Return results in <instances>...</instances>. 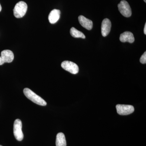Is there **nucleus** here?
I'll return each instance as SVG.
<instances>
[{"instance_id": "f3484780", "label": "nucleus", "mask_w": 146, "mask_h": 146, "mask_svg": "<svg viewBox=\"0 0 146 146\" xmlns=\"http://www.w3.org/2000/svg\"><path fill=\"white\" fill-rule=\"evenodd\" d=\"M144 1L145 2H146V0H144Z\"/></svg>"}, {"instance_id": "f8f14e48", "label": "nucleus", "mask_w": 146, "mask_h": 146, "mask_svg": "<svg viewBox=\"0 0 146 146\" xmlns=\"http://www.w3.org/2000/svg\"><path fill=\"white\" fill-rule=\"evenodd\" d=\"M56 146H66V139L65 135L63 133H58L56 136Z\"/></svg>"}, {"instance_id": "9b49d317", "label": "nucleus", "mask_w": 146, "mask_h": 146, "mask_svg": "<svg viewBox=\"0 0 146 146\" xmlns=\"http://www.w3.org/2000/svg\"><path fill=\"white\" fill-rule=\"evenodd\" d=\"M60 11L58 9H53L50 12L48 16L49 21L51 24H55L60 18Z\"/></svg>"}, {"instance_id": "9d476101", "label": "nucleus", "mask_w": 146, "mask_h": 146, "mask_svg": "<svg viewBox=\"0 0 146 146\" xmlns=\"http://www.w3.org/2000/svg\"><path fill=\"white\" fill-rule=\"evenodd\" d=\"M120 40L122 42H128L132 43L134 42L135 39L133 33L129 31H126L121 34Z\"/></svg>"}, {"instance_id": "0eeeda50", "label": "nucleus", "mask_w": 146, "mask_h": 146, "mask_svg": "<svg viewBox=\"0 0 146 146\" xmlns=\"http://www.w3.org/2000/svg\"><path fill=\"white\" fill-rule=\"evenodd\" d=\"M14 59V54L11 50H4L1 52L0 56V65H2L5 63H10L12 62Z\"/></svg>"}, {"instance_id": "a211bd4d", "label": "nucleus", "mask_w": 146, "mask_h": 146, "mask_svg": "<svg viewBox=\"0 0 146 146\" xmlns=\"http://www.w3.org/2000/svg\"><path fill=\"white\" fill-rule=\"evenodd\" d=\"M0 146H2V145H0Z\"/></svg>"}, {"instance_id": "1a4fd4ad", "label": "nucleus", "mask_w": 146, "mask_h": 146, "mask_svg": "<svg viewBox=\"0 0 146 146\" xmlns=\"http://www.w3.org/2000/svg\"><path fill=\"white\" fill-rule=\"evenodd\" d=\"M78 21L80 24L84 28L91 30L93 28V23L91 20L86 18L83 16H80L78 17Z\"/></svg>"}, {"instance_id": "6e6552de", "label": "nucleus", "mask_w": 146, "mask_h": 146, "mask_svg": "<svg viewBox=\"0 0 146 146\" xmlns=\"http://www.w3.org/2000/svg\"><path fill=\"white\" fill-rule=\"evenodd\" d=\"M111 28V21L109 19L105 18L103 21L102 23V36H107L110 32Z\"/></svg>"}, {"instance_id": "4468645a", "label": "nucleus", "mask_w": 146, "mask_h": 146, "mask_svg": "<svg viewBox=\"0 0 146 146\" xmlns=\"http://www.w3.org/2000/svg\"><path fill=\"white\" fill-rule=\"evenodd\" d=\"M140 62L142 64H146V52H145L143 55L141 56L140 60Z\"/></svg>"}, {"instance_id": "f03ea898", "label": "nucleus", "mask_w": 146, "mask_h": 146, "mask_svg": "<svg viewBox=\"0 0 146 146\" xmlns=\"http://www.w3.org/2000/svg\"><path fill=\"white\" fill-rule=\"evenodd\" d=\"M28 6L26 3L20 1L17 3L13 9V14L16 18H23L27 10Z\"/></svg>"}, {"instance_id": "20e7f679", "label": "nucleus", "mask_w": 146, "mask_h": 146, "mask_svg": "<svg viewBox=\"0 0 146 146\" xmlns=\"http://www.w3.org/2000/svg\"><path fill=\"white\" fill-rule=\"evenodd\" d=\"M118 9L121 14L124 17L128 18L132 14L130 6L127 1L123 0L118 5Z\"/></svg>"}, {"instance_id": "2eb2a0df", "label": "nucleus", "mask_w": 146, "mask_h": 146, "mask_svg": "<svg viewBox=\"0 0 146 146\" xmlns=\"http://www.w3.org/2000/svg\"><path fill=\"white\" fill-rule=\"evenodd\" d=\"M144 34L146 35V23L145 24V28H144Z\"/></svg>"}, {"instance_id": "dca6fc26", "label": "nucleus", "mask_w": 146, "mask_h": 146, "mask_svg": "<svg viewBox=\"0 0 146 146\" xmlns=\"http://www.w3.org/2000/svg\"><path fill=\"white\" fill-rule=\"evenodd\" d=\"M2 10V7L1 6V4H0V12H1V11Z\"/></svg>"}, {"instance_id": "f257e3e1", "label": "nucleus", "mask_w": 146, "mask_h": 146, "mask_svg": "<svg viewBox=\"0 0 146 146\" xmlns=\"http://www.w3.org/2000/svg\"><path fill=\"white\" fill-rule=\"evenodd\" d=\"M24 94L29 100L35 103L42 106L46 105L47 103L42 98L31 91L29 88H25L23 90Z\"/></svg>"}, {"instance_id": "39448f33", "label": "nucleus", "mask_w": 146, "mask_h": 146, "mask_svg": "<svg viewBox=\"0 0 146 146\" xmlns=\"http://www.w3.org/2000/svg\"><path fill=\"white\" fill-rule=\"evenodd\" d=\"M61 67L65 70L73 74H77L79 72V67L75 63L72 61L65 60L61 63Z\"/></svg>"}, {"instance_id": "423d86ee", "label": "nucleus", "mask_w": 146, "mask_h": 146, "mask_svg": "<svg viewBox=\"0 0 146 146\" xmlns=\"http://www.w3.org/2000/svg\"><path fill=\"white\" fill-rule=\"evenodd\" d=\"M118 114L121 115H127L133 113L134 111L133 106L129 105L118 104L116 106Z\"/></svg>"}, {"instance_id": "7ed1b4c3", "label": "nucleus", "mask_w": 146, "mask_h": 146, "mask_svg": "<svg viewBox=\"0 0 146 146\" xmlns=\"http://www.w3.org/2000/svg\"><path fill=\"white\" fill-rule=\"evenodd\" d=\"M22 129V121L19 119H17L13 124V134L17 141H22L23 139L24 135Z\"/></svg>"}, {"instance_id": "ddd939ff", "label": "nucleus", "mask_w": 146, "mask_h": 146, "mask_svg": "<svg viewBox=\"0 0 146 146\" xmlns=\"http://www.w3.org/2000/svg\"><path fill=\"white\" fill-rule=\"evenodd\" d=\"M71 35L75 38H82L85 39V36L81 31H79L74 27H72L70 31Z\"/></svg>"}]
</instances>
